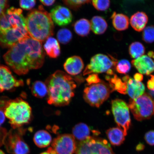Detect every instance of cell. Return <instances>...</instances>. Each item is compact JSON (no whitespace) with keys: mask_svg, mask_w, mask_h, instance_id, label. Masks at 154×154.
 Listing matches in <instances>:
<instances>
[{"mask_svg":"<svg viewBox=\"0 0 154 154\" xmlns=\"http://www.w3.org/2000/svg\"><path fill=\"white\" fill-rule=\"evenodd\" d=\"M3 58L16 74L21 75L41 68L45 61V53L42 42L29 36L10 48Z\"/></svg>","mask_w":154,"mask_h":154,"instance_id":"1","label":"cell"},{"mask_svg":"<svg viewBox=\"0 0 154 154\" xmlns=\"http://www.w3.org/2000/svg\"><path fill=\"white\" fill-rule=\"evenodd\" d=\"M29 36L22 9L11 7L0 17V46L9 48Z\"/></svg>","mask_w":154,"mask_h":154,"instance_id":"2","label":"cell"},{"mask_svg":"<svg viewBox=\"0 0 154 154\" xmlns=\"http://www.w3.org/2000/svg\"><path fill=\"white\" fill-rule=\"evenodd\" d=\"M48 89V103L56 106L68 105L74 96L75 83L72 77L57 70L46 80Z\"/></svg>","mask_w":154,"mask_h":154,"instance_id":"3","label":"cell"},{"mask_svg":"<svg viewBox=\"0 0 154 154\" xmlns=\"http://www.w3.org/2000/svg\"><path fill=\"white\" fill-rule=\"evenodd\" d=\"M26 22L29 35L35 40L42 42L53 35V21L50 13L42 5L28 13Z\"/></svg>","mask_w":154,"mask_h":154,"instance_id":"4","label":"cell"},{"mask_svg":"<svg viewBox=\"0 0 154 154\" xmlns=\"http://www.w3.org/2000/svg\"><path fill=\"white\" fill-rule=\"evenodd\" d=\"M5 114L13 128H22L31 120L32 108L28 102L22 98L8 99L5 107Z\"/></svg>","mask_w":154,"mask_h":154,"instance_id":"5","label":"cell"},{"mask_svg":"<svg viewBox=\"0 0 154 154\" xmlns=\"http://www.w3.org/2000/svg\"><path fill=\"white\" fill-rule=\"evenodd\" d=\"M112 91L109 85L101 81L99 83L86 87L84 90L83 97L90 105L99 107L108 99Z\"/></svg>","mask_w":154,"mask_h":154,"instance_id":"6","label":"cell"},{"mask_svg":"<svg viewBox=\"0 0 154 154\" xmlns=\"http://www.w3.org/2000/svg\"><path fill=\"white\" fill-rule=\"evenodd\" d=\"M26 130L22 128H12L7 133L4 140L6 149L12 154H28L29 147L23 139Z\"/></svg>","mask_w":154,"mask_h":154,"instance_id":"7","label":"cell"},{"mask_svg":"<svg viewBox=\"0 0 154 154\" xmlns=\"http://www.w3.org/2000/svg\"><path fill=\"white\" fill-rule=\"evenodd\" d=\"M128 107L134 118L138 121L149 119L154 115V101L149 94L130 100Z\"/></svg>","mask_w":154,"mask_h":154,"instance_id":"8","label":"cell"},{"mask_svg":"<svg viewBox=\"0 0 154 154\" xmlns=\"http://www.w3.org/2000/svg\"><path fill=\"white\" fill-rule=\"evenodd\" d=\"M76 154H114L107 140L90 136L77 145Z\"/></svg>","mask_w":154,"mask_h":154,"instance_id":"9","label":"cell"},{"mask_svg":"<svg viewBox=\"0 0 154 154\" xmlns=\"http://www.w3.org/2000/svg\"><path fill=\"white\" fill-rule=\"evenodd\" d=\"M117 60L112 57L97 54L91 58L89 64L87 65L84 71L83 75L97 74L109 72L112 68L116 66Z\"/></svg>","mask_w":154,"mask_h":154,"instance_id":"10","label":"cell"},{"mask_svg":"<svg viewBox=\"0 0 154 154\" xmlns=\"http://www.w3.org/2000/svg\"><path fill=\"white\" fill-rule=\"evenodd\" d=\"M112 110L119 128L124 131L125 136L130 128L131 119L129 107L122 100L116 99L112 101Z\"/></svg>","mask_w":154,"mask_h":154,"instance_id":"11","label":"cell"},{"mask_svg":"<svg viewBox=\"0 0 154 154\" xmlns=\"http://www.w3.org/2000/svg\"><path fill=\"white\" fill-rule=\"evenodd\" d=\"M51 145L57 154H73L77 145L72 135L62 134L53 140Z\"/></svg>","mask_w":154,"mask_h":154,"instance_id":"12","label":"cell"},{"mask_svg":"<svg viewBox=\"0 0 154 154\" xmlns=\"http://www.w3.org/2000/svg\"><path fill=\"white\" fill-rule=\"evenodd\" d=\"M24 85L23 81L15 78L8 67L0 66V92L12 90Z\"/></svg>","mask_w":154,"mask_h":154,"instance_id":"13","label":"cell"},{"mask_svg":"<svg viewBox=\"0 0 154 154\" xmlns=\"http://www.w3.org/2000/svg\"><path fill=\"white\" fill-rule=\"evenodd\" d=\"M53 22L59 26L70 24L72 20V15L70 10L61 5L57 6L51 10L50 13Z\"/></svg>","mask_w":154,"mask_h":154,"instance_id":"14","label":"cell"},{"mask_svg":"<svg viewBox=\"0 0 154 154\" xmlns=\"http://www.w3.org/2000/svg\"><path fill=\"white\" fill-rule=\"evenodd\" d=\"M122 80L126 84V94H128L131 99L139 97L144 93L145 86L141 82L137 81L128 75L123 77Z\"/></svg>","mask_w":154,"mask_h":154,"instance_id":"15","label":"cell"},{"mask_svg":"<svg viewBox=\"0 0 154 154\" xmlns=\"http://www.w3.org/2000/svg\"><path fill=\"white\" fill-rule=\"evenodd\" d=\"M132 63L141 74L149 75L154 72V62L147 55H143L134 60Z\"/></svg>","mask_w":154,"mask_h":154,"instance_id":"16","label":"cell"},{"mask_svg":"<svg viewBox=\"0 0 154 154\" xmlns=\"http://www.w3.org/2000/svg\"><path fill=\"white\" fill-rule=\"evenodd\" d=\"M84 66L83 61L78 56H73L68 58L63 64L65 70L72 75H76L80 74Z\"/></svg>","mask_w":154,"mask_h":154,"instance_id":"17","label":"cell"},{"mask_svg":"<svg viewBox=\"0 0 154 154\" xmlns=\"http://www.w3.org/2000/svg\"><path fill=\"white\" fill-rule=\"evenodd\" d=\"M148 21V17L146 13L138 11L131 17L130 23L134 30L140 32L145 28Z\"/></svg>","mask_w":154,"mask_h":154,"instance_id":"18","label":"cell"},{"mask_svg":"<svg viewBox=\"0 0 154 154\" xmlns=\"http://www.w3.org/2000/svg\"><path fill=\"white\" fill-rule=\"evenodd\" d=\"M106 134L111 143L115 146L121 145L124 142L126 136L124 131L119 127L109 129Z\"/></svg>","mask_w":154,"mask_h":154,"instance_id":"19","label":"cell"},{"mask_svg":"<svg viewBox=\"0 0 154 154\" xmlns=\"http://www.w3.org/2000/svg\"><path fill=\"white\" fill-rule=\"evenodd\" d=\"M46 53L49 57L56 58L60 54V47L57 40L53 37H49L46 40L44 46Z\"/></svg>","mask_w":154,"mask_h":154,"instance_id":"20","label":"cell"},{"mask_svg":"<svg viewBox=\"0 0 154 154\" xmlns=\"http://www.w3.org/2000/svg\"><path fill=\"white\" fill-rule=\"evenodd\" d=\"M34 142L38 147L44 148L49 146L52 142V137L49 132L42 130L36 132L33 138Z\"/></svg>","mask_w":154,"mask_h":154,"instance_id":"21","label":"cell"},{"mask_svg":"<svg viewBox=\"0 0 154 154\" xmlns=\"http://www.w3.org/2000/svg\"><path fill=\"white\" fill-rule=\"evenodd\" d=\"M72 135L75 139L82 141L90 137L89 127L84 123H80L74 126L72 130Z\"/></svg>","mask_w":154,"mask_h":154,"instance_id":"22","label":"cell"},{"mask_svg":"<svg viewBox=\"0 0 154 154\" xmlns=\"http://www.w3.org/2000/svg\"><path fill=\"white\" fill-rule=\"evenodd\" d=\"M113 26L118 31L126 30L128 28L129 19L128 16L122 14H117L114 12L111 16Z\"/></svg>","mask_w":154,"mask_h":154,"instance_id":"23","label":"cell"},{"mask_svg":"<svg viewBox=\"0 0 154 154\" xmlns=\"http://www.w3.org/2000/svg\"><path fill=\"white\" fill-rule=\"evenodd\" d=\"M90 23L92 32L96 35L103 34L107 28V22L100 16L94 17L91 19Z\"/></svg>","mask_w":154,"mask_h":154,"instance_id":"24","label":"cell"},{"mask_svg":"<svg viewBox=\"0 0 154 154\" xmlns=\"http://www.w3.org/2000/svg\"><path fill=\"white\" fill-rule=\"evenodd\" d=\"M74 30L79 35L85 36L90 33L91 29V23L88 19L82 18L75 23Z\"/></svg>","mask_w":154,"mask_h":154,"instance_id":"25","label":"cell"},{"mask_svg":"<svg viewBox=\"0 0 154 154\" xmlns=\"http://www.w3.org/2000/svg\"><path fill=\"white\" fill-rule=\"evenodd\" d=\"M106 79L108 81L109 85L113 91L116 90L121 94H126L127 86L126 82H123L116 75H113L112 78L107 76Z\"/></svg>","mask_w":154,"mask_h":154,"instance_id":"26","label":"cell"},{"mask_svg":"<svg viewBox=\"0 0 154 154\" xmlns=\"http://www.w3.org/2000/svg\"><path fill=\"white\" fill-rule=\"evenodd\" d=\"M31 92L35 97L39 98L45 97L48 95V89L45 83L40 81H36L32 84Z\"/></svg>","mask_w":154,"mask_h":154,"instance_id":"27","label":"cell"},{"mask_svg":"<svg viewBox=\"0 0 154 154\" xmlns=\"http://www.w3.org/2000/svg\"><path fill=\"white\" fill-rule=\"evenodd\" d=\"M145 48L139 42L133 43L129 48V53L131 57L136 59L143 55L145 53Z\"/></svg>","mask_w":154,"mask_h":154,"instance_id":"28","label":"cell"},{"mask_svg":"<svg viewBox=\"0 0 154 154\" xmlns=\"http://www.w3.org/2000/svg\"><path fill=\"white\" fill-rule=\"evenodd\" d=\"M57 37L60 43L66 44L69 43L72 39V35L70 30L66 28H63L58 31Z\"/></svg>","mask_w":154,"mask_h":154,"instance_id":"29","label":"cell"},{"mask_svg":"<svg viewBox=\"0 0 154 154\" xmlns=\"http://www.w3.org/2000/svg\"><path fill=\"white\" fill-rule=\"evenodd\" d=\"M63 2L64 4L69 8L74 10H77L82 5L89 3L91 1L85 0H65Z\"/></svg>","mask_w":154,"mask_h":154,"instance_id":"30","label":"cell"},{"mask_svg":"<svg viewBox=\"0 0 154 154\" xmlns=\"http://www.w3.org/2000/svg\"><path fill=\"white\" fill-rule=\"evenodd\" d=\"M116 67L119 73L126 74L130 72L131 65L129 61L127 60H122L117 62Z\"/></svg>","mask_w":154,"mask_h":154,"instance_id":"31","label":"cell"},{"mask_svg":"<svg viewBox=\"0 0 154 154\" xmlns=\"http://www.w3.org/2000/svg\"><path fill=\"white\" fill-rule=\"evenodd\" d=\"M142 37L146 43H153L154 42V26H149L144 28L143 30Z\"/></svg>","mask_w":154,"mask_h":154,"instance_id":"32","label":"cell"},{"mask_svg":"<svg viewBox=\"0 0 154 154\" xmlns=\"http://www.w3.org/2000/svg\"><path fill=\"white\" fill-rule=\"evenodd\" d=\"M92 5L95 8L99 11L106 10L110 6V1L108 0H95L92 1Z\"/></svg>","mask_w":154,"mask_h":154,"instance_id":"33","label":"cell"},{"mask_svg":"<svg viewBox=\"0 0 154 154\" xmlns=\"http://www.w3.org/2000/svg\"><path fill=\"white\" fill-rule=\"evenodd\" d=\"M7 97H3L0 98V128L5 120V108L6 104L8 99Z\"/></svg>","mask_w":154,"mask_h":154,"instance_id":"34","label":"cell"},{"mask_svg":"<svg viewBox=\"0 0 154 154\" xmlns=\"http://www.w3.org/2000/svg\"><path fill=\"white\" fill-rule=\"evenodd\" d=\"M36 2L34 0L30 1H24L22 0L19 1L20 7L23 9L26 10H29L33 8L36 5Z\"/></svg>","mask_w":154,"mask_h":154,"instance_id":"35","label":"cell"},{"mask_svg":"<svg viewBox=\"0 0 154 154\" xmlns=\"http://www.w3.org/2000/svg\"><path fill=\"white\" fill-rule=\"evenodd\" d=\"M88 86L99 83L101 82L97 74H92L89 75L86 79Z\"/></svg>","mask_w":154,"mask_h":154,"instance_id":"36","label":"cell"},{"mask_svg":"<svg viewBox=\"0 0 154 154\" xmlns=\"http://www.w3.org/2000/svg\"><path fill=\"white\" fill-rule=\"evenodd\" d=\"M146 141L150 146H154V131H151L146 133L144 136Z\"/></svg>","mask_w":154,"mask_h":154,"instance_id":"37","label":"cell"},{"mask_svg":"<svg viewBox=\"0 0 154 154\" xmlns=\"http://www.w3.org/2000/svg\"><path fill=\"white\" fill-rule=\"evenodd\" d=\"M8 2H9L6 0H0V17L8 9Z\"/></svg>","mask_w":154,"mask_h":154,"instance_id":"38","label":"cell"},{"mask_svg":"<svg viewBox=\"0 0 154 154\" xmlns=\"http://www.w3.org/2000/svg\"><path fill=\"white\" fill-rule=\"evenodd\" d=\"M7 132L5 128H0V147L3 144L4 140Z\"/></svg>","mask_w":154,"mask_h":154,"instance_id":"39","label":"cell"},{"mask_svg":"<svg viewBox=\"0 0 154 154\" xmlns=\"http://www.w3.org/2000/svg\"><path fill=\"white\" fill-rule=\"evenodd\" d=\"M151 79L147 82V87L150 91H154V75H151Z\"/></svg>","mask_w":154,"mask_h":154,"instance_id":"40","label":"cell"},{"mask_svg":"<svg viewBox=\"0 0 154 154\" xmlns=\"http://www.w3.org/2000/svg\"><path fill=\"white\" fill-rule=\"evenodd\" d=\"M40 2L43 4L45 6H51L54 4V3L55 2V1H43V0H42V1H40Z\"/></svg>","mask_w":154,"mask_h":154,"instance_id":"41","label":"cell"},{"mask_svg":"<svg viewBox=\"0 0 154 154\" xmlns=\"http://www.w3.org/2000/svg\"><path fill=\"white\" fill-rule=\"evenodd\" d=\"M134 77V79L138 82H140L143 79V75L138 73L135 74Z\"/></svg>","mask_w":154,"mask_h":154,"instance_id":"42","label":"cell"},{"mask_svg":"<svg viewBox=\"0 0 154 154\" xmlns=\"http://www.w3.org/2000/svg\"><path fill=\"white\" fill-rule=\"evenodd\" d=\"M40 154H57L52 147L48 148L47 151Z\"/></svg>","mask_w":154,"mask_h":154,"instance_id":"43","label":"cell"},{"mask_svg":"<svg viewBox=\"0 0 154 154\" xmlns=\"http://www.w3.org/2000/svg\"><path fill=\"white\" fill-rule=\"evenodd\" d=\"M143 146V144H140L139 145H138L137 147V150L138 151H141V150H143L144 149Z\"/></svg>","mask_w":154,"mask_h":154,"instance_id":"44","label":"cell"},{"mask_svg":"<svg viewBox=\"0 0 154 154\" xmlns=\"http://www.w3.org/2000/svg\"><path fill=\"white\" fill-rule=\"evenodd\" d=\"M149 95L152 99L153 97H154V91H150L149 94Z\"/></svg>","mask_w":154,"mask_h":154,"instance_id":"45","label":"cell"},{"mask_svg":"<svg viewBox=\"0 0 154 154\" xmlns=\"http://www.w3.org/2000/svg\"><path fill=\"white\" fill-rule=\"evenodd\" d=\"M0 154H5V153L2 150L0 149Z\"/></svg>","mask_w":154,"mask_h":154,"instance_id":"46","label":"cell"},{"mask_svg":"<svg viewBox=\"0 0 154 154\" xmlns=\"http://www.w3.org/2000/svg\"><path fill=\"white\" fill-rule=\"evenodd\" d=\"M153 58L154 59V57H153Z\"/></svg>","mask_w":154,"mask_h":154,"instance_id":"47","label":"cell"}]
</instances>
